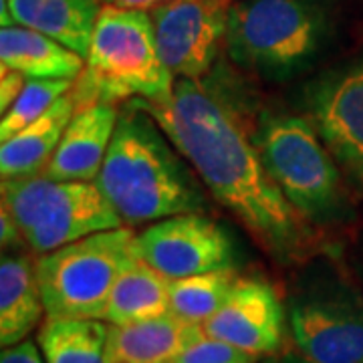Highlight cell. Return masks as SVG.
Here are the masks:
<instances>
[{"mask_svg":"<svg viewBox=\"0 0 363 363\" xmlns=\"http://www.w3.org/2000/svg\"><path fill=\"white\" fill-rule=\"evenodd\" d=\"M250 138L274 184L307 220L331 226L350 218L345 176L307 117L262 111Z\"/></svg>","mask_w":363,"mask_h":363,"instance_id":"5b68a950","label":"cell"},{"mask_svg":"<svg viewBox=\"0 0 363 363\" xmlns=\"http://www.w3.org/2000/svg\"><path fill=\"white\" fill-rule=\"evenodd\" d=\"M267 363H311L309 359H305L301 353L295 355V353H285V355H274L272 359H269Z\"/></svg>","mask_w":363,"mask_h":363,"instance_id":"83f0119b","label":"cell"},{"mask_svg":"<svg viewBox=\"0 0 363 363\" xmlns=\"http://www.w3.org/2000/svg\"><path fill=\"white\" fill-rule=\"evenodd\" d=\"M169 313V279L138 259L119 274L111 289L105 321L109 325H131Z\"/></svg>","mask_w":363,"mask_h":363,"instance_id":"d6986e66","label":"cell"},{"mask_svg":"<svg viewBox=\"0 0 363 363\" xmlns=\"http://www.w3.org/2000/svg\"><path fill=\"white\" fill-rule=\"evenodd\" d=\"M202 335V325L174 313L140 323L111 325L107 363H172Z\"/></svg>","mask_w":363,"mask_h":363,"instance_id":"5bb4252c","label":"cell"},{"mask_svg":"<svg viewBox=\"0 0 363 363\" xmlns=\"http://www.w3.org/2000/svg\"><path fill=\"white\" fill-rule=\"evenodd\" d=\"M359 274H362V283H363V248H362V255H359Z\"/></svg>","mask_w":363,"mask_h":363,"instance_id":"f1b7e54d","label":"cell"},{"mask_svg":"<svg viewBox=\"0 0 363 363\" xmlns=\"http://www.w3.org/2000/svg\"><path fill=\"white\" fill-rule=\"evenodd\" d=\"M75 79H28L23 93L0 119V142H6L16 131L25 130L43 113H47L57 99L73 87Z\"/></svg>","mask_w":363,"mask_h":363,"instance_id":"7402d4cb","label":"cell"},{"mask_svg":"<svg viewBox=\"0 0 363 363\" xmlns=\"http://www.w3.org/2000/svg\"><path fill=\"white\" fill-rule=\"evenodd\" d=\"M0 363H47L45 357H40L39 350L35 345V341L25 339L16 345L11 347H2Z\"/></svg>","mask_w":363,"mask_h":363,"instance_id":"484cf974","label":"cell"},{"mask_svg":"<svg viewBox=\"0 0 363 363\" xmlns=\"http://www.w3.org/2000/svg\"><path fill=\"white\" fill-rule=\"evenodd\" d=\"M117 119L116 104H95L75 111L43 174L61 182L97 180L116 133Z\"/></svg>","mask_w":363,"mask_h":363,"instance_id":"4fadbf2b","label":"cell"},{"mask_svg":"<svg viewBox=\"0 0 363 363\" xmlns=\"http://www.w3.org/2000/svg\"><path fill=\"white\" fill-rule=\"evenodd\" d=\"M130 101L156 119L210 196L230 210L279 264L303 267L323 255L317 226L274 184L247 121L202 79H176L166 101Z\"/></svg>","mask_w":363,"mask_h":363,"instance_id":"6da1fadb","label":"cell"},{"mask_svg":"<svg viewBox=\"0 0 363 363\" xmlns=\"http://www.w3.org/2000/svg\"><path fill=\"white\" fill-rule=\"evenodd\" d=\"M0 242H2V250H16L26 245L18 224L4 204L0 206Z\"/></svg>","mask_w":363,"mask_h":363,"instance_id":"d4e9b609","label":"cell"},{"mask_svg":"<svg viewBox=\"0 0 363 363\" xmlns=\"http://www.w3.org/2000/svg\"><path fill=\"white\" fill-rule=\"evenodd\" d=\"M286 307L274 286L260 279H238L230 297L202 323L204 335L255 355H281L286 343Z\"/></svg>","mask_w":363,"mask_h":363,"instance_id":"7c38bea8","label":"cell"},{"mask_svg":"<svg viewBox=\"0 0 363 363\" xmlns=\"http://www.w3.org/2000/svg\"><path fill=\"white\" fill-rule=\"evenodd\" d=\"M238 279V272L230 264L169 281L172 313L190 323L202 325L226 303Z\"/></svg>","mask_w":363,"mask_h":363,"instance_id":"44dd1931","label":"cell"},{"mask_svg":"<svg viewBox=\"0 0 363 363\" xmlns=\"http://www.w3.org/2000/svg\"><path fill=\"white\" fill-rule=\"evenodd\" d=\"M6 4L14 25L39 30L87 57L101 9L97 0H6Z\"/></svg>","mask_w":363,"mask_h":363,"instance_id":"e0dca14e","label":"cell"},{"mask_svg":"<svg viewBox=\"0 0 363 363\" xmlns=\"http://www.w3.org/2000/svg\"><path fill=\"white\" fill-rule=\"evenodd\" d=\"M109 325L101 319L47 317L39 343L47 363H107Z\"/></svg>","mask_w":363,"mask_h":363,"instance_id":"ffe728a7","label":"cell"},{"mask_svg":"<svg viewBox=\"0 0 363 363\" xmlns=\"http://www.w3.org/2000/svg\"><path fill=\"white\" fill-rule=\"evenodd\" d=\"M26 75L21 71H14L11 67L2 65L0 71V111L4 113L11 105L16 101V97L23 93L26 85Z\"/></svg>","mask_w":363,"mask_h":363,"instance_id":"cb8c5ba5","label":"cell"},{"mask_svg":"<svg viewBox=\"0 0 363 363\" xmlns=\"http://www.w3.org/2000/svg\"><path fill=\"white\" fill-rule=\"evenodd\" d=\"M260 357L220 339L202 335L190 343L172 363H257Z\"/></svg>","mask_w":363,"mask_h":363,"instance_id":"603a6c76","label":"cell"},{"mask_svg":"<svg viewBox=\"0 0 363 363\" xmlns=\"http://www.w3.org/2000/svg\"><path fill=\"white\" fill-rule=\"evenodd\" d=\"M289 333L311 363H363V293L333 255H319L286 301Z\"/></svg>","mask_w":363,"mask_h":363,"instance_id":"8992f818","label":"cell"},{"mask_svg":"<svg viewBox=\"0 0 363 363\" xmlns=\"http://www.w3.org/2000/svg\"><path fill=\"white\" fill-rule=\"evenodd\" d=\"M234 0H169L152 9L160 57L176 79H202L226 39Z\"/></svg>","mask_w":363,"mask_h":363,"instance_id":"30bf717a","label":"cell"},{"mask_svg":"<svg viewBox=\"0 0 363 363\" xmlns=\"http://www.w3.org/2000/svg\"><path fill=\"white\" fill-rule=\"evenodd\" d=\"M47 315L35 260L16 250H4L0 262V343L11 347L28 337Z\"/></svg>","mask_w":363,"mask_h":363,"instance_id":"9a60e30c","label":"cell"},{"mask_svg":"<svg viewBox=\"0 0 363 363\" xmlns=\"http://www.w3.org/2000/svg\"><path fill=\"white\" fill-rule=\"evenodd\" d=\"M339 0H238L228 13L224 49L230 61L264 81L311 69L337 28Z\"/></svg>","mask_w":363,"mask_h":363,"instance_id":"3957f363","label":"cell"},{"mask_svg":"<svg viewBox=\"0 0 363 363\" xmlns=\"http://www.w3.org/2000/svg\"><path fill=\"white\" fill-rule=\"evenodd\" d=\"M172 145L166 131L145 109L128 101L119 111L95 184L123 224L138 226L208 210L204 190Z\"/></svg>","mask_w":363,"mask_h":363,"instance_id":"7a4b0ae2","label":"cell"},{"mask_svg":"<svg viewBox=\"0 0 363 363\" xmlns=\"http://www.w3.org/2000/svg\"><path fill=\"white\" fill-rule=\"evenodd\" d=\"M97 2H99V0H97Z\"/></svg>","mask_w":363,"mask_h":363,"instance_id":"f546056e","label":"cell"},{"mask_svg":"<svg viewBox=\"0 0 363 363\" xmlns=\"http://www.w3.org/2000/svg\"><path fill=\"white\" fill-rule=\"evenodd\" d=\"M77 111L73 97L67 93L57 99L52 107L43 116L16 131L13 138L2 142L0 147V174L2 180L28 178L43 174L51 157L57 152V145L65 133L69 121Z\"/></svg>","mask_w":363,"mask_h":363,"instance_id":"2e32d148","label":"cell"},{"mask_svg":"<svg viewBox=\"0 0 363 363\" xmlns=\"http://www.w3.org/2000/svg\"><path fill=\"white\" fill-rule=\"evenodd\" d=\"M135 242L140 259L169 281L233 264V240L200 212L154 222L138 234Z\"/></svg>","mask_w":363,"mask_h":363,"instance_id":"8fae6325","label":"cell"},{"mask_svg":"<svg viewBox=\"0 0 363 363\" xmlns=\"http://www.w3.org/2000/svg\"><path fill=\"white\" fill-rule=\"evenodd\" d=\"M2 204L11 210L35 255L123 226L95 182L51 180L45 174L2 180Z\"/></svg>","mask_w":363,"mask_h":363,"instance_id":"ba28073f","label":"cell"},{"mask_svg":"<svg viewBox=\"0 0 363 363\" xmlns=\"http://www.w3.org/2000/svg\"><path fill=\"white\" fill-rule=\"evenodd\" d=\"M138 234L119 226L89 234L35 260L40 295L52 319H105L119 274L140 259Z\"/></svg>","mask_w":363,"mask_h":363,"instance_id":"52a82bcc","label":"cell"},{"mask_svg":"<svg viewBox=\"0 0 363 363\" xmlns=\"http://www.w3.org/2000/svg\"><path fill=\"white\" fill-rule=\"evenodd\" d=\"M0 63L28 79H77L85 59L39 30L11 25L0 30Z\"/></svg>","mask_w":363,"mask_h":363,"instance_id":"ac0fdd59","label":"cell"},{"mask_svg":"<svg viewBox=\"0 0 363 363\" xmlns=\"http://www.w3.org/2000/svg\"><path fill=\"white\" fill-rule=\"evenodd\" d=\"M303 107L343 176L363 190V59L311 81Z\"/></svg>","mask_w":363,"mask_h":363,"instance_id":"9c48e42d","label":"cell"},{"mask_svg":"<svg viewBox=\"0 0 363 363\" xmlns=\"http://www.w3.org/2000/svg\"><path fill=\"white\" fill-rule=\"evenodd\" d=\"M169 0H99V4H111L119 9H133V11H152Z\"/></svg>","mask_w":363,"mask_h":363,"instance_id":"4316f807","label":"cell"},{"mask_svg":"<svg viewBox=\"0 0 363 363\" xmlns=\"http://www.w3.org/2000/svg\"><path fill=\"white\" fill-rule=\"evenodd\" d=\"M176 77L164 65L150 11L101 4L89 52L69 95L75 107L130 99L166 101Z\"/></svg>","mask_w":363,"mask_h":363,"instance_id":"277c9868","label":"cell"}]
</instances>
